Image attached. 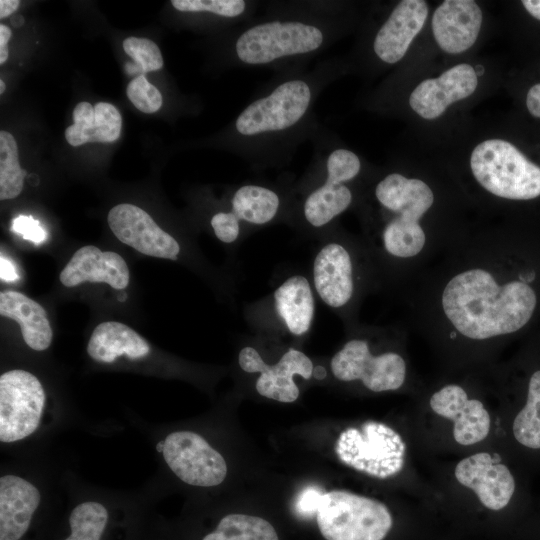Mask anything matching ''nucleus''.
Instances as JSON below:
<instances>
[{
    "label": "nucleus",
    "mask_w": 540,
    "mask_h": 540,
    "mask_svg": "<svg viewBox=\"0 0 540 540\" xmlns=\"http://www.w3.org/2000/svg\"><path fill=\"white\" fill-rule=\"evenodd\" d=\"M312 286L319 299L332 309L345 307L352 299L355 283L352 257L341 243L328 242L312 262Z\"/></svg>",
    "instance_id": "4468645a"
},
{
    "label": "nucleus",
    "mask_w": 540,
    "mask_h": 540,
    "mask_svg": "<svg viewBox=\"0 0 540 540\" xmlns=\"http://www.w3.org/2000/svg\"><path fill=\"white\" fill-rule=\"evenodd\" d=\"M20 5L18 0H1L0 1V18L3 19L11 15Z\"/></svg>",
    "instance_id": "ea45409f"
},
{
    "label": "nucleus",
    "mask_w": 540,
    "mask_h": 540,
    "mask_svg": "<svg viewBox=\"0 0 540 540\" xmlns=\"http://www.w3.org/2000/svg\"><path fill=\"white\" fill-rule=\"evenodd\" d=\"M73 120L74 123L65 130V138L74 147L85 143L114 142L121 133V114L107 102H98L95 106L85 101L78 103L73 111Z\"/></svg>",
    "instance_id": "5701e85b"
},
{
    "label": "nucleus",
    "mask_w": 540,
    "mask_h": 540,
    "mask_svg": "<svg viewBox=\"0 0 540 540\" xmlns=\"http://www.w3.org/2000/svg\"><path fill=\"white\" fill-rule=\"evenodd\" d=\"M528 111L535 117L540 118V83L532 86L526 97Z\"/></svg>",
    "instance_id": "e433bc0d"
},
{
    "label": "nucleus",
    "mask_w": 540,
    "mask_h": 540,
    "mask_svg": "<svg viewBox=\"0 0 540 540\" xmlns=\"http://www.w3.org/2000/svg\"><path fill=\"white\" fill-rule=\"evenodd\" d=\"M427 16L428 6L425 1L399 2L376 34L373 43L375 54L389 64L401 60L423 28Z\"/></svg>",
    "instance_id": "6ab92c4d"
},
{
    "label": "nucleus",
    "mask_w": 540,
    "mask_h": 540,
    "mask_svg": "<svg viewBox=\"0 0 540 540\" xmlns=\"http://www.w3.org/2000/svg\"><path fill=\"white\" fill-rule=\"evenodd\" d=\"M278 319L293 336L307 334L315 317V292L312 283L300 274L284 280L273 292Z\"/></svg>",
    "instance_id": "4be33fe9"
},
{
    "label": "nucleus",
    "mask_w": 540,
    "mask_h": 540,
    "mask_svg": "<svg viewBox=\"0 0 540 540\" xmlns=\"http://www.w3.org/2000/svg\"><path fill=\"white\" fill-rule=\"evenodd\" d=\"M215 236L223 243H234L240 235V221L230 212H218L211 219Z\"/></svg>",
    "instance_id": "72a5a7b5"
},
{
    "label": "nucleus",
    "mask_w": 540,
    "mask_h": 540,
    "mask_svg": "<svg viewBox=\"0 0 540 540\" xmlns=\"http://www.w3.org/2000/svg\"><path fill=\"white\" fill-rule=\"evenodd\" d=\"M512 430L520 444L540 448V370L530 378L526 404L515 417Z\"/></svg>",
    "instance_id": "cd10ccee"
},
{
    "label": "nucleus",
    "mask_w": 540,
    "mask_h": 540,
    "mask_svg": "<svg viewBox=\"0 0 540 540\" xmlns=\"http://www.w3.org/2000/svg\"><path fill=\"white\" fill-rule=\"evenodd\" d=\"M60 281L66 287L82 282H103L114 289H124L130 279L128 266L116 252L101 251L93 245L78 249L60 273Z\"/></svg>",
    "instance_id": "aec40b11"
},
{
    "label": "nucleus",
    "mask_w": 540,
    "mask_h": 540,
    "mask_svg": "<svg viewBox=\"0 0 540 540\" xmlns=\"http://www.w3.org/2000/svg\"><path fill=\"white\" fill-rule=\"evenodd\" d=\"M27 172L20 167L18 146L15 138L7 131L0 132V199L17 197L24 184Z\"/></svg>",
    "instance_id": "c85d7f7f"
},
{
    "label": "nucleus",
    "mask_w": 540,
    "mask_h": 540,
    "mask_svg": "<svg viewBox=\"0 0 540 540\" xmlns=\"http://www.w3.org/2000/svg\"><path fill=\"white\" fill-rule=\"evenodd\" d=\"M124 51L134 60L142 74L163 67V57L159 47L147 38L128 37L123 41Z\"/></svg>",
    "instance_id": "7c9ffc66"
},
{
    "label": "nucleus",
    "mask_w": 540,
    "mask_h": 540,
    "mask_svg": "<svg viewBox=\"0 0 540 540\" xmlns=\"http://www.w3.org/2000/svg\"><path fill=\"white\" fill-rule=\"evenodd\" d=\"M310 102L311 89L305 81H286L248 105L238 116L236 129L244 136L288 129L301 120Z\"/></svg>",
    "instance_id": "1a4fd4ad"
},
{
    "label": "nucleus",
    "mask_w": 540,
    "mask_h": 540,
    "mask_svg": "<svg viewBox=\"0 0 540 540\" xmlns=\"http://www.w3.org/2000/svg\"><path fill=\"white\" fill-rule=\"evenodd\" d=\"M202 540H279L274 527L265 519L246 514H228L216 529Z\"/></svg>",
    "instance_id": "bb28decb"
},
{
    "label": "nucleus",
    "mask_w": 540,
    "mask_h": 540,
    "mask_svg": "<svg viewBox=\"0 0 540 540\" xmlns=\"http://www.w3.org/2000/svg\"><path fill=\"white\" fill-rule=\"evenodd\" d=\"M163 441L164 460L181 481L199 487H212L224 481L225 459L199 434L175 431Z\"/></svg>",
    "instance_id": "9d476101"
},
{
    "label": "nucleus",
    "mask_w": 540,
    "mask_h": 540,
    "mask_svg": "<svg viewBox=\"0 0 540 540\" xmlns=\"http://www.w3.org/2000/svg\"><path fill=\"white\" fill-rule=\"evenodd\" d=\"M482 12L473 0H446L432 16V31L438 46L447 53H461L476 41Z\"/></svg>",
    "instance_id": "a211bd4d"
},
{
    "label": "nucleus",
    "mask_w": 540,
    "mask_h": 540,
    "mask_svg": "<svg viewBox=\"0 0 540 540\" xmlns=\"http://www.w3.org/2000/svg\"><path fill=\"white\" fill-rule=\"evenodd\" d=\"M322 493L314 487L306 488L302 491L296 501V510L303 516L317 513L318 505Z\"/></svg>",
    "instance_id": "c9c22d12"
},
{
    "label": "nucleus",
    "mask_w": 540,
    "mask_h": 540,
    "mask_svg": "<svg viewBox=\"0 0 540 540\" xmlns=\"http://www.w3.org/2000/svg\"><path fill=\"white\" fill-rule=\"evenodd\" d=\"M108 521V511L96 501L77 505L69 517L71 534L65 540H100Z\"/></svg>",
    "instance_id": "c756f323"
},
{
    "label": "nucleus",
    "mask_w": 540,
    "mask_h": 540,
    "mask_svg": "<svg viewBox=\"0 0 540 540\" xmlns=\"http://www.w3.org/2000/svg\"><path fill=\"white\" fill-rule=\"evenodd\" d=\"M439 416L453 422V437L463 446L485 439L490 430V415L478 399H469L459 385L448 384L436 391L429 401Z\"/></svg>",
    "instance_id": "dca6fc26"
},
{
    "label": "nucleus",
    "mask_w": 540,
    "mask_h": 540,
    "mask_svg": "<svg viewBox=\"0 0 540 540\" xmlns=\"http://www.w3.org/2000/svg\"><path fill=\"white\" fill-rule=\"evenodd\" d=\"M171 3L181 12H210L223 17H237L246 9L242 0H173Z\"/></svg>",
    "instance_id": "2f4dec72"
},
{
    "label": "nucleus",
    "mask_w": 540,
    "mask_h": 540,
    "mask_svg": "<svg viewBox=\"0 0 540 540\" xmlns=\"http://www.w3.org/2000/svg\"><path fill=\"white\" fill-rule=\"evenodd\" d=\"M335 452L345 465L372 477L386 479L404 467L406 445L400 434L388 425L368 421L342 431L336 441Z\"/></svg>",
    "instance_id": "39448f33"
},
{
    "label": "nucleus",
    "mask_w": 540,
    "mask_h": 540,
    "mask_svg": "<svg viewBox=\"0 0 540 540\" xmlns=\"http://www.w3.org/2000/svg\"><path fill=\"white\" fill-rule=\"evenodd\" d=\"M4 90H5V84L3 80H0V94H3Z\"/></svg>",
    "instance_id": "c03bdc74"
},
{
    "label": "nucleus",
    "mask_w": 540,
    "mask_h": 540,
    "mask_svg": "<svg viewBox=\"0 0 540 540\" xmlns=\"http://www.w3.org/2000/svg\"><path fill=\"white\" fill-rule=\"evenodd\" d=\"M470 167L477 182L495 196L512 200L540 196V167L508 141L481 142L472 151Z\"/></svg>",
    "instance_id": "7ed1b4c3"
},
{
    "label": "nucleus",
    "mask_w": 540,
    "mask_h": 540,
    "mask_svg": "<svg viewBox=\"0 0 540 540\" xmlns=\"http://www.w3.org/2000/svg\"><path fill=\"white\" fill-rule=\"evenodd\" d=\"M38 488L16 476L0 478V540H20L40 503Z\"/></svg>",
    "instance_id": "412c9836"
},
{
    "label": "nucleus",
    "mask_w": 540,
    "mask_h": 540,
    "mask_svg": "<svg viewBox=\"0 0 540 540\" xmlns=\"http://www.w3.org/2000/svg\"><path fill=\"white\" fill-rule=\"evenodd\" d=\"M12 36L9 27L4 24L0 25V64H4L8 58V41Z\"/></svg>",
    "instance_id": "58836bf2"
},
{
    "label": "nucleus",
    "mask_w": 540,
    "mask_h": 540,
    "mask_svg": "<svg viewBox=\"0 0 540 540\" xmlns=\"http://www.w3.org/2000/svg\"><path fill=\"white\" fill-rule=\"evenodd\" d=\"M379 204L394 217L381 234L384 250L396 258H411L421 252L426 236L419 220L434 202L431 188L422 180L392 173L375 188Z\"/></svg>",
    "instance_id": "f03ea898"
},
{
    "label": "nucleus",
    "mask_w": 540,
    "mask_h": 540,
    "mask_svg": "<svg viewBox=\"0 0 540 540\" xmlns=\"http://www.w3.org/2000/svg\"><path fill=\"white\" fill-rule=\"evenodd\" d=\"M238 363L247 373H260L255 388L261 396L283 403L299 397L293 377L299 375L308 380L314 369L312 360L295 348L288 349L275 365H268L254 347L246 346L239 352Z\"/></svg>",
    "instance_id": "f8f14e48"
},
{
    "label": "nucleus",
    "mask_w": 540,
    "mask_h": 540,
    "mask_svg": "<svg viewBox=\"0 0 540 540\" xmlns=\"http://www.w3.org/2000/svg\"><path fill=\"white\" fill-rule=\"evenodd\" d=\"M0 277L5 282H15L19 279L14 264L3 255L0 257Z\"/></svg>",
    "instance_id": "4c0bfd02"
},
{
    "label": "nucleus",
    "mask_w": 540,
    "mask_h": 540,
    "mask_svg": "<svg viewBox=\"0 0 540 540\" xmlns=\"http://www.w3.org/2000/svg\"><path fill=\"white\" fill-rule=\"evenodd\" d=\"M0 314L17 321L25 343L33 350L43 351L52 341V329L45 309L23 293H0Z\"/></svg>",
    "instance_id": "b1692460"
},
{
    "label": "nucleus",
    "mask_w": 540,
    "mask_h": 540,
    "mask_svg": "<svg viewBox=\"0 0 540 540\" xmlns=\"http://www.w3.org/2000/svg\"><path fill=\"white\" fill-rule=\"evenodd\" d=\"M478 84L474 67L458 64L437 78L422 81L409 97L410 107L424 119L441 116L449 105L473 94Z\"/></svg>",
    "instance_id": "f3484780"
},
{
    "label": "nucleus",
    "mask_w": 540,
    "mask_h": 540,
    "mask_svg": "<svg viewBox=\"0 0 540 540\" xmlns=\"http://www.w3.org/2000/svg\"><path fill=\"white\" fill-rule=\"evenodd\" d=\"M323 41V32L314 25L299 21H271L242 33L236 42V53L246 64H266L283 57L312 52Z\"/></svg>",
    "instance_id": "423d86ee"
},
{
    "label": "nucleus",
    "mask_w": 540,
    "mask_h": 540,
    "mask_svg": "<svg viewBox=\"0 0 540 540\" xmlns=\"http://www.w3.org/2000/svg\"><path fill=\"white\" fill-rule=\"evenodd\" d=\"M126 94L132 104L141 112L154 113L162 106V95L146 77L138 75L128 84Z\"/></svg>",
    "instance_id": "473e14b6"
},
{
    "label": "nucleus",
    "mask_w": 540,
    "mask_h": 540,
    "mask_svg": "<svg viewBox=\"0 0 540 540\" xmlns=\"http://www.w3.org/2000/svg\"><path fill=\"white\" fill-rule=\"evenodd\" d=\"M45 405L41 382L32 373L14 369L0 376V440L11 443L31 435Z\"/></svg>",
    "instance_id": "0eeeda50"
},
{
    "label": "nucleus",
    "mask_w": 540,
    "mask_h": 540,
    "mask_svg": "<svg viewBox=\"0 0 540 540\" xmlns=\"http://www.w3.org/2000/svg\"><path fill=\"white\" fill-rule=\"evenodd\" d=\"M454 474L457 481L471 489L490 510L506 507L515 491V480L510 470L487 452L462 459Z\"/></svg>",
    "instance_id": "2eb2a0df"
},
{
    "label": "nucleus",
    "mask_w": 540,
    "mask_h": 540,
    "mask_svg": "<svg viewBox=\"0 0 540 540\" xmlns=\"http://www.w3.org/2000/svg\"><path fill=\"white\" fill-rule=\"evenodd\" d=\"M11 230L21 235L36 245H40L47 239L45 229L31 215H19L12 220Z\"/></svg>",
    "instance_id": "f704fd0d"
},
{
    "label": "nucleus",
    "mask_w": 540,
    "mask_h": 540,
    "mask_svg": "<svg viewBox=\"0 0 540 540\" xmlns=\"http://www.w3.org/2000/svg\"><path fill=\"white\" fill-rule=\"evenodd\" d=\"M330 368L338 380H360L373 392L399 389L406 378V363L401 355L395 352L373 355L363 339L346 342L332 357Z\"/></svg>",
    "instance_id": "6e6552de"
},
{
    "label": "nucleus",
    "mask_w": 540,
    "mask_h": 540,
    "mask_svg": "<svg viewBox=\"0 0 540 540\" xmlns=\"http://www.w3.org/2000/svg\"><path fill=\"white\" fill-rule=\"evenodd\" d=\"M312 376L319 380L324 379L326 376L325 368L322 366L314 367Z\"/></svg>",
    "instance_id": "79ce46f5"
},
{
    "label": "nucleus",
    "mask_w": 540,
    "mask_h": 540,
    "mask_svg": "<svg viewBox=\"0 0 540 540\" xmlns=\"http://www.w3.org/2000/svg\"><path fill=\"white\" fill-rule=\"evenodd\" d=\"M107 221L117 239L144 255L176 260L180 253L177 240L136 205L123 203L114 206Z\"/></svg>",
    "instance_id": "ddd939ff"
},
{
    "label": "nucleus",
    "mask_w": 540,
    "mask_h": 540,
    "mask_svg": "<svg viewBox=\"0 0 540 540\" xmlns=\"http://www.w3.org/2000/svg\"><path fill=\"white\" fill-rule=\"evenodd\" d=\"M441 303L446 318L461 335L485 340L524 327L533 315L537 297L523 281L499 285L489 271L475 268L448 281Z\"/></svg>",
    "instance_id": "f257e3e1"
},
{
    "label": "nucleus",
    "mask_w": 540,
    "mask_h": 540,
    "mask_svg": "<svg viewBox=\"0 0 540 540\" xmlns=\"http://www.w3.org/2000/svg\"><path fill=\"white\" fill-rule=\"evenodd\" d=\"M279 207L280 198L274 190L254 184L238 188L231 200V212L236 218L255 226L271 222Z\"/></svg>",
    "instance_id": "a878e982"
},
{
    "label": "nucleus",
    "mask_w": 540,
    "mask_h": 540,
    "mask_svg": "<svg viewBox=\"0 0 540 540\" xmlns=\"http://www.w3.org/2000/svg\"><path fill=\"white\" fill-rule=\"evenodd\" d=\"M11 23L15 27H20V26H22L24 24V18L21 15H15L11 19Z\"/></svg>",
    "instance_id": "37998d69"
},
{
    "label": "nucleus",
    "mask_w": 540,
    "mask_h": 540,
    "mask_svg": "<svg viewBox=\"0 0 540 540\" xmlns=\"http://www.w3.org/2000/svg\"><path fill=\"white\" fill-rule=\"evenodd\" d=\"M522 4L529 14L540 20V0H523Z\"/></svg>",
    "instance_id": "a19ab883"
},
{
    "label": "nucleus",
    "mask_w": 540,
    "mask_h": 540,
    "mask_svg": "<svg viewBox=\"0 0 540 540\" xmlns=\"http://www.w3.org/2000/svg\"><path fill=\"white\" fill-rule=\"evenodd\" d=\"M360 168L359 157L348 149H335L329 154L325 182L307 196L303 205L310 226L322 228L348 209L352 193L345 183L355 178Z\"/></svg>",
    "instance_id": "9b49d317"
},
{
    "label": "nucleus",
    "mask_w": 540,
    "mask_h": 540,
    "mask_svg": "<svg viewBox=\"0 0 540 540\" xmlns=\"http://www.w3.org/2000/svg\"><path fill=\"white\" fill-rule=\"evenodd\" d=\"M87 352L95 361L111 363L123 355L129 359L143 358L150 353V346L127 325L108 321L93 330Z\"/></svg>",
    "instance_id": "393cba45"
},
{
    "label": "nucleus",
    "mask_w": 540,
    "mask_h": 540,
    "mask_svg": "<svg viewBox=\"0 0 540 540\" xmlns=\"http://www.w3.org/2000/svg\"><path fill=\"white\" fill-rule=\"evenodd\" d=\"M316 517L326 540H383L393 525L383 502L346 490L323 493Z\"/></svg>",
    "instance_id": "20e7f679"
}]
</instances>
